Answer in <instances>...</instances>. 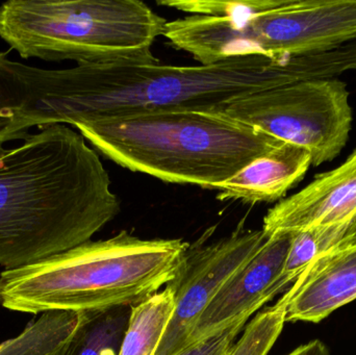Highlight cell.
<instances>
[{
	"label": "cell",
	"instance_id": "cell-1",
	"mask_svg": "<svg viewBox=\"0 0 356 355\" xmlns=\"http://www.w3.org/2000/svg\"><path fill=\"white\" fill-rule=\"evenodd\" d=\"M284 87L282 60L232 56L215 64L156 62L76 65L48 70L0 51V147L31 127L79 126L165 110H223L249 94Z\"/></svg>",
	"mask_w": 356,
	"mask_h": 355
},
{
	"label": "cell",
	"instance_id": "cell-2",
	"mask_svg": "<svg viewBox=\"0 0 356 355\" xmlns=\"http://www.w3.org/2000/svg\"><path fill=\"white\" fill-rule=\"evenodd\" d=\"M0 150V266L20 268L91 241L120 213L97 152L51 125Z\"/></svg>",
	"mask_w": 356,
	"mask_h": 355
},
{
	"label": "cell",
	"instance_id": "cell-3",
	"mask_svg": "<svg viewBox=\"0 0 356 355\" xmlns=\"http://www.w3.org/2000/svg\"><path fill=\"white\" fill-rule=\"evenodd\" d=\"M190 244L127 231L0 273V306L14 312H94L135 306L177 274Z\"/></svg>",
	"mask_w": 356,
	"mask_h": 355
},
{
	"label": "cell",
	"instance_id": "cell-4",
	"mask_svg": "<svg viewBox=\"0 0 356 355\" xmlns=\"http://www.w3.org/2000/svg\"><path fill=\"white\" fill-rule=\"evenodd\" d=\"M75 129L123 168L207 189H216L280 142L222 110H165Z\"/></svg>",
	"mask_w": 356,
	"mask_h": 355
},
{
	"label": "cell",
	"instance_id": "cell-5",
	"mask_svg": "<svg viewBox=\"0 0 356 355\" xmlns=\"http://www.w3.org/2000/svg\"><path fill=\"white\" fill-rule=\"evenodd\" d=\"M167 21L140 0H12L0 38L24 58L77 65L156 62Z\"/></svg>",
	"mask_w": 356,
	"mask_h": 355
},
{
	"label": "cell",
	"instance_id": "cell-6",
	"mask_svg": "<svg viewBox=\"0 0 356 355\" xmlns=\"http://www.w3.org/2000/svg\"><path fill=\"white\" fill-rule=\"evenodd\" d=\"M356 40V0H263L250 14L207 17L200 28L211 63L232 56L272 60L334 49Z\"/></svg>",
	"mask_w": 356,
	"mask_h": 355
},
{
	"label": "cell",
	"instance_id": "cell-7",
	"mask_svg": "<svg viewBox=\"0 0 356 355\" xmlns=\"http://www.w3.org/2000/svg\"><path fill=\"white\" fill-rule=\"evenodd\" d=\"M222 112L280 141L309 151L312 164L334 160L353 127L350 93L344 81L294 83L238 98Z\"/></svg>",
	"mask_w": 356,
	"mask_h": 355
},
{
	"label": "cell",
	"instance_id": "cell-8",
	"mask_svg": "<svg viewBox=\"0 0 356 355\" xmlns=\"http://www.w3.org/2000/svg\"><path fill=\"white\" fill-rule=\"evenodd\" d=\"M207 233L188 245L177 274L166 285L175 297V313L156 355H177L188 346L191 333L226 281L248 263L268 237L242 225L219 241L205 245Z\"/></svg>",
	"mask_w": 356,
	"mask_h": 355
},
{
	"label": "cell",
	"instance_id": "cell-9",
	"mask_svg": "<svg viewBox=\"0 0 356 355\" xmlns=\"http://www.w3.org/2000/svg\"><path fill=\"white\" fill-rule=\"evenodd\" d=\"M293 233L268 237L255 256L220 290L197 321L188 346L207 339L243 318H250L269 302L268 291L282 272Z\"/></svg>",
	"mask_w": 356,
	"mask_h": 355
},
{
	"label": "cell",
	"instance_id": "cell-10",
	"mask_svg": "<svg viewBox=\"0 0 356 355\" xmlns=\"http://www.w3.org/2000/svg\"><path fill=\"white\" fill-rule=\"evenodd\" d=\"M356 221V149L338 168L280 200L264 218L267 237Z\"/></svg>",
	"mask_w": 356,
	"mask_h": 355
},
{
	"label": "cell",
	"instance_id": "cell-11",
	"mask_svg": "<svg viewBox=\"0 0 356 355\" xmlns=\"http://www.w3.org/2000/svg\"><path fill=\"white\" fill-rule=\"evenodd\" d=\"M282 298L286 322L319 323L355 300L356 235L312 262Z\"/></svg>",
	"mask_w": 356,
	"mask_h": 355
},
{
	"label": "cell",
	"instance_id": "cell-12",
	"mask_svg": "<svg viewBox=\"0 0 356 355\" xmlns=\"http://www.w3.org/2000/svg\"><path fill=\"white\" fill-rule=\"evenodd\" d=\"M312 165L309 151L280 141L267 154L218 185L217 198L250 204L277 201L302 181Z\"/></svg>",
	"mask_w": 356,
	"mask_h": 355
},
{
	"label": "cell",
	"instance_id": "cell-13",
	"mask_svg": "<svg viewBox=\"0 0 356 355\" xmlns=\"http://www.w3.org/2000/svg\"><path fill=\"white\" fill-rule=\"evenodd\" d=\"M131 308L83 312L74 333L48 355H118Z\"/></svg>",
	"mask_w": 356,
	"mask_h": 355
},
{
	"label": "cell",
	"instance_id": "cell-14",
	"mask_svg": "<svg viewBox=\"0 0 356 355\" xmlns=\"http://www.w3.org/2000/svg\"><path fill=\"white\" fill-rule=\"evenodd\" d=\"M355 235L356 221L294 231L282 272L268 291V300L288 291L312 262Z\"/></svg>",
	"mask_w": 356,
	"mask_h": 355
},
{
	"label": "cell",
	"instance_id": "cell-15",
	"mask_svg": "<svg viewBox=\"0 0 356 355\" xmlns=\"http://www.w3.org/2000/svg\"><path fill=\"white\" fill-rule=\"evenodd\" d=\"M175 308L168 288L133 306L118 355H156Z\"/></svg>",
	"mask_w": 356,
	"mask_h": 355
},
{
	"label": "cell",
	"instance_id": "cell-16",
	"mask_svg": "<svg viewBox=\"0 0 356 355\" xmlns=\"http://www.w3.org/2000/svg\"><path fill=\"white\" fill-rule=\"evenodd\" d=\"M83 313L52 311L41 315L16 338L0 344V355H48L79 327Z\"/></svg>",
	"mask_w": 356,
	"mask_h": 355
},
{
	"label": "cell",
	"instance_id": "cell-17",
	"mask_svg": "<svg viewBox=\"0 0 356 355\" xmlns=\"http://www.w3.org/2000/svg\"><path fill=\"white\" fill-rule=\"evenodd\" d=\"M248 319H240L223 331L188 346L177 355H232L238 342L236 338L244 329Z\"/></svg>",
	"mask_w": 356,
	"mask_h": 355
},
{
	"label": "cell",
	"instance_id": "cell-18",
	"mask_svg": "<svg viewBox=\"0 0 356 355\" xmlns=\"http://www.w3.org/2000/svg\"><path fill=\"white\" fill-rule=\"evenodd\" d=\"M288 355H330V352L325 344L319 340H314L309 343L299 346Z\"/></svg>",
	"mask_w": 356,
	"mask_h": 355
}]
</instances>
